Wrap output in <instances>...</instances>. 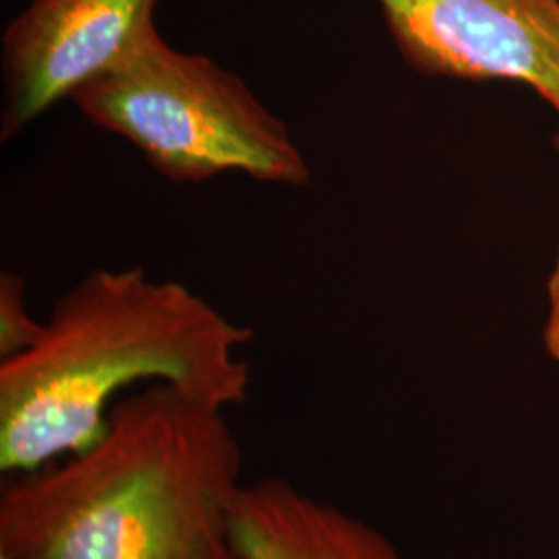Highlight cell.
I'll return each instance as SVG.
<instances>
[{
  "label": "cell",
  "instance_id": "1",
  "mask_svg": "<svg viewBox=\"0 0 559 559\" xmlns=\"http://www.w3.org/2000/svg\"><path fill=\"white\" fill-rule=\"evenodd\" d=\"M242 450L226 411L168 383L112 406L94 445L0 491L2 559H242Z\"/></svg>",
  "mask_w": 559,
  "mask_h": 559
},
{
  "label": "cell",
  "instance_id": "2",
  "mask_svg": "<svg viewBox=\"0 0 559 559\" xmlns=\"http://www.w3.org/2000/svg\"><path fill=\"white\" fill-rule=\"evenodd\" d=\"M253 330L143 267L92 270L60 297L36 346L0 360V473L94 445L120 394L168 383L228 411L249 396Z\"/></svg>",
  "mask_w": 559,
  "mask_h": 559
},
{
  "label": "cell",
  "instance_id": "3",
  "mask_svg": "<svg viewBox=\"0 0 559 559\" xmlns=\"http://www.w3.org/2000/svg\"><path fill=\"white\" fill-rule=\"evenodd\" d=\"M71 102L92 124L138 147L166 179L240 173L295 189L313 179L288 124L247 81L205 55L170 46L158 27Z\"/></svg>",
  "mask_w": 559,
  "mask_h": 559
},
{
  "label": "cell",
  "instance_id": "4",
  "mask_svg": "<svg viewBox=\"0 0 559 559\" xmlns=\"http://www.w3.org/2000/svg\"><path fill=\"white\" fill-rule=\"evenodd\" d=\"M402 59L427 78L516 81L559 115V0H378Z\"/></svg>",
  "mask_w": 559,
  "mask_h": 559
},
{
  "label": "cell",
  "instance_id": "5",
  "mask_svg": "<svg viewBox=\"0 0 559 559\" xmlns=\"http://www.w3.org/2000/svg\"><path fill=\"white\" fill-rule=\"evenodd\" d=\"M162 0H32L2 34L0 141L112 71L156 25Z\"/></svg>",
  "mask_w": 559,
  "mask_h": 559
},
{
  "label": "cell",
  "instance_id": "6",
  "mask_svg": "<svg viewBox=\"0 0 559 559\" xmlns=\"http://www.w3.org/2000/svg\"><path fill=\"white\" fill-rule=\"evenodd\" d=\"M233 539L242 559H406L373 524L282 477L240 487Z\"/></svg>",
  "mask_w": 559,
  "mask_h": 559
},
{
  "label": "cell",
  "instance_id": "7",
  "mask_svg": "<svg viewBox=\"0 0 559 559\" xmlns=\"http://www.w3.org/2000/svg\"><path fill=\"white\" fill-rule=\"evenodd\" d=\"M25 297V280L17 272H0V360L29 350L46 332V321L29 313Z\"/></svg>",
  "mask_w": 559,
  "mask_h": 559
},
{
  "label": "cell",
  "instance_id": "8",
  "mask_svg": "<svg viewBox=\"0 0 559 559\" xmlns=\"http://www.w3.org/2000/svg\"><path fill=\"white\" fill-rule=\"evenodd\" d=\"M543 342L549 357L559 362V251L554 274L549 280V313L543 332Z\"/></svg>",
  "mask_w": 559,
  "mask_h": 559
},
{
  "label": "cell",
  "instance_id": "9",
  "mask_svg": "<svg viewBox=\"0 0 559 559\" xmlns=\"http://www.w3.org/2000/svg\"><path fill=\"white\" fill-rule=\"evenodd\" d=\"M0 559H2V558H0Z\"/></svg>",
  "mask_w": 559,
  "mask_h": 559
}]
</instances>
